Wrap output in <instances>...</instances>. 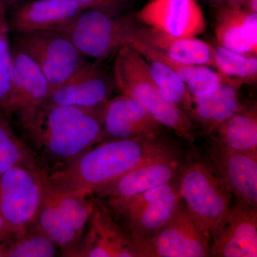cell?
<instances>
[{
  "instance_id": "6da1fadb",
  "label": "cell",
  "mask_w": 257,
  "mask_h": 257,
  "mask_svg": "<svg viewBox=\"0 0 257 257\" xmlns=\"http://www.w3.org/2000/svg\"><path fill=\"white\" fill-rule=\"evenodd\" d=\"M104 105L84 108L45 102L19 113L27 145L47 175L101 142Z\"/></svg>"
},
{
  "instance_id": "7a4b0ae2",
  "label": "cell",
  "mask_w": 257,
  "mask_h": 257,
  "mask_svg": "<svg viewBox=\"0 0 257 257\" xmlns=\"http://www.w3.org/2000/svg\"><path fill=\"white\" fill-rule=\"evenodd\" d=\"M177 151L160 136L104 140L47 175V179L60 188L94 195L144 162Z\"/></svg>"
},
{
  "instance_id": "3957f363",
  "label": "cell",
  "mask_w": 257,
  "mask_h": 257,
  "mask_svg": "<svg viewBox=\"0 0 257 257\" xmlns=\"http://www.w3.org/2000/svg\"><path fill=\"white\" fill-rule=\"evenodd\" d=\"M114 82L122 94L138 101L166 127L189 143L195 140L192 121L184 111L166 100L150 73L147 61L128 45L117 50Z\"/></svg>"
},
{
  "instance_id": "277c9868",
  "label": "cell",
  "mask_w": 257,
  "mask_h": 257,
  "mask_svg": "<svg viewBox=\"0 0 257 257\" xmlns=\"http://www.w3.org/2000/svg\"><path fill=\"white\" fill-rule=\"evenodd\" d=\"M179 192L193 219L208 239L220 232L230 209L231 195L204 162H192L181 172Z\"/></svg>"
},
{
  "instance_id": "5b68a950",
  "label": "cell",
  "mask_w": 257,
  "mask_h": 257,
  "mask_svg": "<svg viewBox=\"0 0 257 257\" xmlns=\"http://www.w3.org/2000/svg\"><path fill=\"white\" fill-rule=\"evenodd\" d=\"M178 182H171L131 198L106 205L123 221L133 240L153 236L172 217L182 202Z\"/></svg>"
},
{
  "instance_id": "8992f818",
  "label": "cell",
  "mask_w": 257,
  "mask_h": 257,
  "mask_svg": "<svg viewBox=\"0 0 257 257\" xmlns=\"http://www.w3.org/2000/svg\"><path fill=\"white\" fill-rule=\"evenodd\" d=\"M47 175L23 167L0 174V215L13 235L33 224Z\"/></svg>"
},
{
  "instance_id": "52a82bcc",
  "label": "cell",
  "mask_w": 257,
  "mask_h": 257,
  "mask_svg": "<svg viewBox=\"0 0 257 257\" xmlns=\"http://www.w3.org/2000/svg\"><path fill=\"white\" fill-rule=\"evenodd\" d=\"M133 241L138 257L211 256V240L198 227L182 200L174 215L158 232L150 237Z\"/></svg>"
},
{
  "instance_id": "ba28073f",
  "label": "cell",
  "mask_w": 257,
  "mask_h": 257,
  "mask_svg": "<svg viewBox=\"0 0 257 257\" xmlns=\"http://www.w3.org/2000/svg\"><path fill=\"white\" fill-rule=\"evenodd\" d=\"M131 25L106 12L89 10L56 32L69 38L83 56L100 60L126 45Z\"/></svg>"
},
{
  "instance_id": "9c48e42d",
  "label": "cell",
  "mask_w": 257,
  "mask_h": 257,
  "mask_svg": "<svg viewBox=\"0 0 257 257\" xmlns=\"http://www.w3.org/2000/svg\"><path fill=\"white\" fill-rule=\"evenodd\" d=\"M17 48L36 62L50 83L51 92L83 63V55L63 34L39 31L20 34Z\"/></svg>"
},
{
  "instance_id": "30bf717a",
  "label": "cell",
  "mask_w": 257,
  "mask_h": 257,
  "mask_svg": "<svg viewBox=\"0 0 257 257\" xmlns=\"http://www.w3.org/2000/svg\"><path fill=\"white\" fill-rule=\"evenodd\" d=\"M182 165L179 151L161 155L128 171L98 189L94 195L106 205L126 200L173 180Z\"/></svg>"
},
{
  "instance_id": "8fae6325",
  "label": "cell",
  "mask_w": 257,
  "mask_h": 257,
  "mask_svg": "<svg viewBox=\"0 0 257 257\" xmlns=\"http://www.w3.org/2000/svg\"><path fill=\"white\" fill-rule=\"evenodd\" d=\"M85 238L67 256L138 257L130 235L123 231L109 209L96 198Z\"/></svg>"
},
{
  "instance_id": "7c38bea8",
  "label": "cell",
  "mask_w": 257,
  "mask_h": 257,
  "mask_svg": "<svg viewBox=\"0 0 257 257\" xmlns=\"http://www.w3.org/2000/svg\"><path fill=\"white\" fill-rule=\"evenodd\" d=\"M137 18L148 28L180 38L196 37L206 26L204 13L196 0H152Z\"/></svg>"
},
{
  "instance_id": "4fadbf2b",
  "label": "cell",
  "mask_w": 257,
  "mask_h": 257,
  "mask_svg": "<svg viewBox=\"0 0 257 257\" xmlns=\"http://www.w3.org/2000/svg\"><path fill=\"white\" fill-rule=\"evenodd\" d=\"M163 125L138 101L124 94L109 99L103 107L102 140L155 138Z\"/></svg>"
},
{
  "instance_id": "5bb4252c",
  "label": "cell",
  "mask_w": 257,
  "mask_h": 257,
  "mask_svg": "<svg viewBox=\"0 0 257 257\" xmlns=\"http://www.w3.org/2000/svg\"><path fill=\"white\" fill-rule=\"evenodd\" d=\"M208 152L230 194L257 208V153L235 151L214 141Z\"/></svg>"
},
{
  "instance_id": "9a60e30c",
  "label": "cell",
  "mask_w": 257,
  "mask_h": 257,
  "mask_svg": "<svg viewBox=\"0 0 257 257\" xmlns=\"http://www.w3.org/2000/svg\"><path fill=\"white\" fill-rule=\"evenodd\" d=\"M112 91L111 79L96 64L85 60L51 92L46 102L57 105L94 108L104 105Z\"/></svg>"
},
{
  "instance_id": "2e32d148",
  "label": "cell",
  "mask_w": 257,
  "mask_h": 257,
  "mask_svg": "<svg viewBox=\"0 0 257 257\" xmlns=\"http://www.w3.org/2000/svg\"><path fill=\"white\" fill-rule=\"evenodd\" d=\"M211 256H257V209L238 200L231 207L219 234L213 239Z\"/></svg>"
},
{
  "instance_id": "e0dca14e",
  "label": "cell",
  "mask_w": 257,
  "mask_h": 257,
  "mask_svg": "<svg viewBox=\"0 0 257 257\" xmlns=\"http://www.w3.org/2000/svg\"><path fill=\"white\" fill-rule=\"evenodd\" d=\"M10 82L14 113L44 104L50 97L46 76L30 55L17 47L13 51Z\"/></svg>"
},
{
  "instance_id": "ac0fdd59",
  "label": "cell",
  "mask_w": 257,
  "mask_h": 257,
  "mask_svg": "<svg viewBox=\"0 0 257 257\" xmlns=\"http://www.w3.org/2000/svg\"><path fill=\"white\" fill-rule=\"evenodd\" d=\"M130 35L175 62L214 67V47L197 37L170 36L148 27L139 28L133 24Z\"/></svg>"
},
{
  "instance_id": "d6986e66",
  "label": "cell",
  "mask_w": 257,
  "mask_h": 257,
  "mask_svg": "<svg viewBox=\"0 0 257 257\" xmlns=\"http://www.w3.org/2000/svg\"><path fill=\"white\" fill-rule=\"evenodd\" d=\"M84 11L69 0H34L15 12L12 25L19 34L57 31Z\"/></svg>"
},
{
  "instance_id": "ffe728a7",
  "label": "cell",
  "mask_w": 257,
  "mask_h": 257,
  "mask_svg": "<svg viewBox=\"0 0 257 257\" xmlns=\"http://www.w3.org/2000/svg\"><path fill=\"white\" fill-rule=\"evenodd\" d=\"M45 189L52 200L55 224L64 232L80 239L94 210V196L60 188L50 183L47 177Z\"/></svg>"
},
{
  "instance_id": "44dd1931",
  "label": "cell",
  "mask_w": 257,
  "mask_h": 257,
  "mask_svg": "<svg viewBox=\"0 0 257 257\" xmlns=\"http://www.w3.org/2000/svg\"><path fill=\"white\" fill-rule=\"evenodd\" d=\"M216 41L220 46L246 56L257 55V13L226 7L216 18Z\"/></svg>"
},
{
  "instance_id": "7402d4cb",
  "label": "cell",
  "mask_w": 257,
  "mask_h": 257,
  "mask_svg": "<svg viewBox=\"0 0 257 257\" xmlns=\"http://www.w3.org/2000/svg\"><path fill=\"white\" fill-rule=\"evenodd\" d=\"M241 84L229 78L210 96L192 97L188 113L209 136L241 107L238 95Z\"/></svg>"
},
{
  "instance_id": "603a6c76",
  "label": "cell",
  "mask_w": 257,
  "mask_h": 257,
  "mask_svg": "<svg viewBox=\"0 0 257 257\" xmlns=\"http://www.w3.org/2000/svg\"><path fill=\"white\" fill-rule=\"evenodd\" d=\"M126 45L136 50L147 61L152 78L166 100L188 112L192 101L188 88L175 71L161 60L156 51L131 35H128Z\"/></svg>"
},
{
  "instance_id": "cb8c5ba5",
  "label": "cell",
  "mask_w": 257,
  "mask_h": 257,
  "mask_svg": "<svg viewBox=\"0 0 257 257\" xmlns=\"http://www.w3.org/2000/svg\"><path fill=\"white\" fill-rule=\"evenodd\" d=\"M235 151L257 153L256 106H242L210 135Z\"/></svg>"
},
{
  "instance_id": "d4e9b609",
  "label": "cell",
  "mask_w": 257,
  "mask_h": 257,
  "mask_svg": "<svg viewBox=\"0 0 257 257\" xmlns=\"http://www.w3.org/2000/svg\"><path fill=\"white\" fill-rule=\"evenodd\" d=\"M157 52L161 60L173 69L187 85L192 97L204 98L210 96L229 79L208 66L179 63Z\"/></svg>"
},
{
  "instance_id": "484cf974",
  "label": "cell",
  "mask_w": 257,
  "mask_h": 257,
  "mask_svg": "<svg viewBox=\"0 0 257 257\" xmlns=\"http://www.w3.org/2000/svg\"><path fill=\"white\" fill-rule=\"evenodd\" d=\"M15 167L46 174L27 143L20 140L8 124L0 121V174Z\"/></svg>"
},
{
  "instance_id": "4316f807",
  "label": "cell",
  "mask_w": 257,
  "mask_h": 257,
  "mask_svg": "<svg viewBox=\"0 0 257 257\" xmlns=\"http://www.w3.org/2000/svg\"><path fill=\"white\" fill-rule=\"evenodd\" d=\"M4 257H53L57 246L35 224L1 243Z\"/></svg>"
},
{
  "instance_id": "83f0119b",
  "label": "cell",
  "mask_w": 257,
  "mask_h": 257,
  "mask_svg": "<svg viewBox=\"0 0 257 257\" xmlns=\"http://www.w3.org/2000/svg\"><path fill=\"white\" fill-rule=\"evenodd\" d=\"M214 67L221 74L240 82H254L257 77V58L236 53L218 45L214 47Z\"/></svg>"
},
{
  "instance_id": "f1b7e54d",
  "label": "cell",
  "mask_w": 257,
  "mask_h": 257,
  "mask_svg": "<svg viewBox=\"0 0 257 257\" xmlns=\"http://www.w3.org/2000/svg\"><path fill=\"white\" fill-rule=\"evenodd\" d=\"M6 8L4 1L0 0V109L7 114H13L14 109L10 82L13 51L10 47Z\"/></svg>"
},
{
  "instance_id": "f546056e",
  "label": "cell",
  "mask_w": 257,
  "mask_h": 257,
  "mask_svg": "<svg viewBox=\"0 0 257 257\" xmlns=\"http://www.w3.org/2000/svg\"><path fill=\"white\" fill-rule=\"evenodd\" d=\"M77 3L83 9L98 10L109 13L116 5V0H69Z\"/></svg>"
},
{
  "instance_id": "4dcf8cb0",
  "label": "cell",
  "mask_w": 257,
  "mask_h": 257,
  "mask_svg": "<svg viewBox=\"0 0 257 257\" xmlns=\"http://www.w3.org/2000/svg\"><path fill=\"white\" fill-rule=\"evenodd\" d=\"M13 235V233L10 231L8 224H6L3 218L0 215V243L9 239Z\"/></svg>"
},
{
  "instance_id": "1f68e13d",
  "label": "cell",
  "mask_w": 257,
  "mask_h": 257,
  "mask_svg": "<svg viewBox=\"0 0 257 257\" xmlns=\"http://www.w3.org/2000/svg\"><path fill=\"white\" fill-rule=\"evenodd\" d=\"M226 3V7L231 8H241L244 6L246 0H223Z\"/></svg>"
},
{
  "instance_id": "d6a6232c",
  "label": "cell",
  "mask_w": 257,
  "mask_h": 257,
  "mask_svg": "<svg viewBox=\"0 0 257 257\" xmlns=\"http://www.w3.org/2000/svg\"><path fill=\"white\" fill-rule=\"evenodd\" d=\"M244 6H246L248 11L257 13V0H246Z\"/></svg>"
},
{
  "instance_id": "836d02e7",
  "label": "cell",
  "mask_w": 257,
  "mask_h": 257,
  "mask_svg": "<svg viewBox=\"0 0 257 257\" xmlns=\"http://www.w3.org/2000/svg\"><path fill=\"white\" fill-rule=\"evenodd\" d=\"M6 6H8V5H13L15 4V3H18L20 0H3Z\"/></svg>"
},
{
  "instance_id": "e575fe53",
  "label": "cell",
  "mask_w": 257,
  "mask_h": 257,
  "mask_svg": "<svg viewBox=\"0 0 257 257\" xmlns=\"http://www.w3.org/2000/svg\"><path fill=\"white\" fill-rule=\"evenodd\" d=\"M0 257H4V253H3V248H2L1 243H0Z\"/></svg>"
},
{
  "instance_id": "d590c367",
  "label": "cell",
  "mask_w": 257,
  "mask_h": 257,
  "mask_svg": "<svg viewBox=\"0 0 257 257\" xmlns=\"http://www.w3.org/2000/svg\"><path fill=\"white\" fill-rule=\"evenodd\" d=\"M116 1H120V0H116Z\"/></svg>"
}]
</instances>
